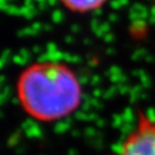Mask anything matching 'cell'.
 Segmentation results:
<instances>
[{"instance_id":"obj_1","label":"cell","mask_w":155,"mask_h":155,"mask_svg":"<svg viewBox=\"0 0 155 155\" xmlns=\"http://www.w3.org/2000/svg\"><path fill=\"white\" fill-rule=\"evenodd\" d=\"M15 97L22 111L44 124L63 121L82 107L84 87L77 71L61 60H38L17 75Z\"/></svg>"},{"instance_id":"obj_2","label":"cell","mask_w":155,"mask_h":155,"mask_svg":"<svg viewBox=\"0 0 155 155\" xmlns=\"http://www.w3.org/2000/svg\"><path fill=\"white\" fill-rule=\"evenodd\" d=\"M108 155H155V116L138 109L133 127L120 147Z\"/></svg>"},{"instance_id":"obj_3","label":"cell","mask_w":155,"mask_h":155,"mask_svg":"<svg viewBox=\"0 0 155 155\" xmlns=\"http://www.w3.org/2000/svg\"><path fill=\"white\" fill-rule=\"evenodd\" d=\"M109 0H59L67 11L74 14H90L101 9Z\"/></svg>"}]
</instances>
